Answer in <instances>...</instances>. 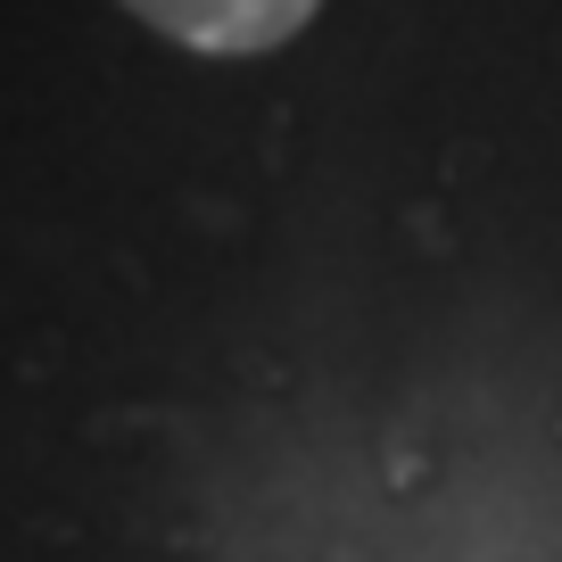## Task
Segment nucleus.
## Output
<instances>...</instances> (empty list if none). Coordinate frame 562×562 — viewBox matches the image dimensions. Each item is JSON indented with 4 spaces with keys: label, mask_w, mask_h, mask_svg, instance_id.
<instances>
[{
    "label": "nucleus",
    "mask_w": 562,
    "mask_h": 562,
    "mask_svg": "<svg viewBox=\"0 0 562 562\" xmlns=\"http://www.w3.org/2000/svg\"><path fill=\"white\" fill-rule=\"evenodd\" d=\"M140 25H158L166 42L207 58H248V50H281L315 18L323 0H124Z\"/></svg>",
    "instance_id": "1"
}]
</instances>
